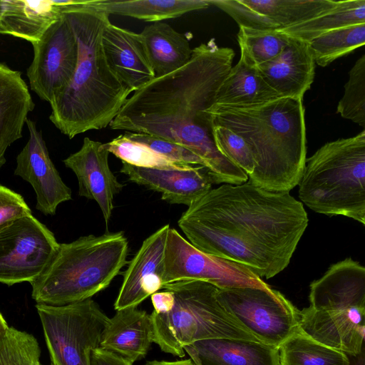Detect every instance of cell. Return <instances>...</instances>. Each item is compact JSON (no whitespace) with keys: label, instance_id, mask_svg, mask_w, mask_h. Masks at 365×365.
Masks as SVG:
<instances>
[{"label":"cell","instance_id":"1f68e13d","mask_svg":"<svg viewBox=\"0 0 365 365\" xmlns=\"http://www.w3.org/2000/svg\"><path fill=\"white\" fill-rule=\"evenodd\" d=\"M103 147L122 162L146 168L188 169L195 165H181L173 162L150 150L148 147L134 142L123 135L111 141L103 143Z\"/></svg>","mask_w":365,"mask_h":365},{"label":"cell","instance_id":"52a82bcc","mask_svg":"<svg viewBox=\"0 0 365 365\" xmlns=\"http://www.w3.org/2000/svg\"><path fill=\"white\" fill-rule=\"evenodd\" d=\"M173 293L174 304L165 313L150 314L153 342L165 353L184 357V348L210 339H234L259 341L220 302L218 288L202 281L185 280L166 284Z\"/></svg>","mask_w":365,"mask_h":365},{"label":"cell","instance_id":"30bf717a","mask_svg":"<svg viewBox=\"0 0 365 365\" xmlns=\"http://www.w3.org/2000/svg\"><path fill=\"white\" fill-rule=\"evenodd\" d=\"M185 280L210 283L218 289L270 287L248 268L204 253L170 228L165 247L163 285Z\"/></svg>","mask_w":365,"mask_h":365},{"label":"cell","instance_id":"7402d4cb","mask_svg":"<svg viewBox=\"0 0 365 365\" xmlns=\"http://www.w3.org/2000/svg\"><path fill=\"white\" fill-rule=\"evenodd\" d=\"M184 350L196 365H280L278 348L259 341L210 339Z\"/></svg>","mask_w":365,"mask_h":365},{"label":"cell","instance_id":"8992f818","mask_svg":"<svg viewBox=\"0 0 365 365\" xmlns=\"http://www.w3.org/2000/svg\"><path fill=\"white\" fill-rule=\"evenodd\" d=\"M312 210L365 225V130L329 142L306 158L298 183Z\"/></svg>","mask_w":365,"mask_h":365},{"label":"cell","instance_id":"3957f363","mask_svg":"<svg viewBox=\"0 0 365 365\" xmlns=\"http://www.w3.org/2000/svg\"><path fill=\"white\" fill-rule=\"evenodd\" d=\"M76 36L78 56L68 83L49 103L51 122L70 139L108 126L132 93L110 69L102 47L108 14L86 1L68 0L62 8Z\"/></svg>","mask_w":365,"mask_h":365},{"label":"cell","instance_id":"60d3db41","mask_svg":"<svg viewBox=\"0 0 365 365\" xmlns=\"http://www.w3.org/2000/svg\"><path fill=\"white\" fill-rule=\"evenodd\" d=\"M9 327L6 319L0 312V339L4 335Z\"/></svg>","mask_w":365,"mask_h":365},{"label":"cell","instance_id":"4dcf8cb0","mask_svg":"<svg viewBox=\"0 0 365 365\" xmlns=\"http://www.w3.org/2000/svg\"><path fill=\"white\" fill-rule=\"evenodd\" d=\"M237 41L242 59L257 67L277 56L289 41V36L278 30H261L239 26Z\"/></svg>","mask_w":365,"mask_h":365},{"label":"cell","instance_id":"8d00e7d4","mask_svg":"<svg viewBox=\"0 0 365 365\" xmlns=\"http://www.w3.org/2000/svg\"><path fill=\"white\" fill-rule=\"evenodd\" d=\"M31 215V210L22 195L0 185V231Z\"/></svg>","mask_w":365,"mask_h":365},{"label":"cell","instance_id":"8fae6325","mask_svg":"<svg viewBox=\"0 0 365 365\" xmlns=\"http://www.w3.org/2000/svg\"><path fill=\"white\" fill-rule=\"evenodd\" d=\"M58 245L53 233L32 215L16 220L0 231V283L31 284Z\"/></svg>","mask_w":365,"mask_h":365},{"label":"cell","instance_id":"b9f144b4","mask_svg":"<svg viewBox=\"0 0 365 365\" xmlns=\"http://www.w3.org/2000/svg\"><path fill=\"white\" fill-rule=\"evenodd\" d=\"M1 0H0V12H1Z\"/></svg>","mask_w":365,"mask_h":365},{"label":"cell","instance_id":"e575fe53","mask_svg":"<svg viewBox=\"0 0 365 365\" xmlns=\"http://www.w3.org/2000/svg\"><path fill=\"white\" fill-rule=\"evenodd\" d=\"M213 138L217 150L250 177L255 170L251 151L245 141L231 130L213 125Z\"/></svg>","mask_w":365,"mask_h":365},{"label":"cell","instance_id":"d6a6232c","mask_svg":"<svg viewBox=\"0 0 365 365\" xmlns=\"http://www.w3.org/2000/svg\"><path fill=\"white\" fill-rule=\"evenodd\" d=\"M41 349L31 334L9 327L0 339V365H39Z\"/></svg>","mask_w":365,"mask_h":365},{"label":"cell","instance_id":"603a6c76","mask_svg":"<svg viewBox=\"0 0 365 365\" xmlns=\"http://www.w3.org/2000/svg\"><path fill=\"white\" fill-rule=\"evenodd\" d=\"M35 107L19 71L0 63V169L8 148L22 137L28 115Z\"/></svg>","mask_w":365,"mask_h":365},{"label":"cell","instance_id":"e0dca14e","mask_svg":"<svg viewBox=\"0 0 365 365\" xmlns=\"http://www.w3.org/2000/svg\"><path fill=\"white\" fill-rule=\"evenodd\" d=\"M109 152L103 143L85 138L81 148L63 160L76 175L78 195L95 200L108 225L113 210V198L123 185L108 165Z\"/></svg>","mask_w":365,"mask_h":365},{"label":"cell","instance_id":"7bdbcfd3","mask_svg":"<svg viewBox=\"0 0 365 365\" xmlns=\"http://www.w3.org/2000/svg\"><path fill=\"white\" fill-rule=\"evenodd\" d=\"M39 365H42V364H40ZM51 365H52V364H51Z\"/></svg>","mask_w":365,"mask_h":365},{"label":"cell","instance_id":"7a4b0ae2","mask_svg":"<svg viewBox=\"0 0 365 365\" xmlns=\"http://www.w3.org/2000/svg\"><path fill=\"white\" fill-rule=\"evenodd\" d=\"M234 56L232 48L219 47L214 38L201 43L182 67L134 91L110 129L146 133L188 148L204 161L215 184L245 182L246 173L217 150L207 112Z\"/></svg>","mask_w":365,"mask_h":365},{"label":"cell","instance_id":"cb8c5ba5","mask_svg":"<svg viewBox=\"0 0 365 365\" xmlns=\"http://www.w3.org/2000/svg\"><path fill=\"white\" fill-rule=\"evenodd\" d=\"M0 34L38 41L60 16L68 1L1 0Z\"/></svg>","mask_w":365,"mask_h":365},{"label":"cell","instance_id":"7c38bea8","mask_svg":"<svg viewBox=\"0 0 365 365\" xmlns=\"http://www.w3.org/2000/svg\"><path fill=\"white\" fill-rule=\"evenodd\" d=\"M31 44L34 56L26 72L29 86L50 103L68 83L78 62L77 41L64 13Z\"/></svg>","mask_w":365,"mask_h":365},{"label":"cell","instance_id":"d6986e66","mask_svg":"<svg viewBox=\"0 0 365 365\" xmlns=\"http://www.w3.org/2000/svg\"><path fill=\"white\" fill-rule=\"evenodd\" d=\"M101 42L110 69L132 92L155 78L140 34L108 21L103 30Z\"/></svg>","mask_w":365,"mask_h":365},{"label":"cell","instance_id":"277c9868","mask_svg":"<svg viewBox=\"0 0 365 365\" xmlns=\"http://www.w3.org/2000/svg\"><path fill=\"white\" fill-rule=\"evenodd\" d=\"M212 125L224 126L248 145L255 170L248 180L274 192L298 185L306 160L303 98H280L265 103L207 110Z\"/></svg>","mask_w":365,"mask_h":365},{"label":"cell","instance_id":"9a60e30c","mask_svg":"<svg viewBox=\"0 0 365 365\" xmlns=\"http://www.w3.org/2000/svg\"><path fill=\"white\" fill-rule=\"evenodd\" d=\"M365 307H335L299 311V329L313 339L346 354H361L365 334Z\"/></svg>","mask_w":365,"mask_h":365},{"label":"cell","instance_id":"2e32d148","mask_svg":"<svg viewBox=\"0 0 365 365\" xmlns=\"http://www.w3.org/2000/svg\"><path fill=\"white\" fill-rule=\"evenodd\" d=\"M170 228L169 225H165L146 238L129 262L114 302L115 311L136 307L163 289L165 247Z\"/></svg>","mask_w":365,"mask_h":365},{"label":"cell","instance_id":"ab89813d","mask_svg":"<svg viewBox=\"0 0 365 365\" xmlns=\"http://www.w3.org/2000/svg\"><path fill=\"white\" fill-rule=\"evenodd\" d=\"M145 365H196L190 359H182L173 361H148L145 363Z\"/></svg>","mask_w":365,"mask_h":365},{"label":"cell","instance_id":"4316f807","mask_svg":"<svg viewBox=\"0 0 365 365\" xmlns=\"http://www.w3.org/2000/svg\"><path fill=\"white\" fill-rule=\"evenodd\" d=\"M86 4L108 15L129 16L152 22L177 18L210 6L208 0H86Z\"/></svg>","mask_w":365,"mask_h":365},{"label":"cell","instance_id":"9c48e42d","mask_svg":"<svg viewBox=\"0 0 365 365\" xmlns=\"http://www.w3.org/2000/svg\"><path fill=\"white\" fill-rule=\"evenodd\" d=\"M217 297L259 342L279 348L299 329L300 310L271 287L218 289Z\"/></svg>","mask_w":365,"mask_h":365},{"label":"cell","instance_id":"5b68a950","mask_svg":"<svg viewBox=\"0 0 365 365\" xmlns=\"http://www.w3.org/2000/svg\"><path fill=\"white\" fill-rule=\"evenodd\" d=\"M123 232L82 236L59 243L52 259L31 284L36 304L64 306L91 299L106 289L127 260Z\"/></svg>","mask_w":365,"mask_h":365},{"label":"cell","instance_id":"f546056e","mask_svg":"<svg viewBox=\"0 0 365 365\" xmlns=\"http://www.w3.org/2000/svg\"><path fill=\"white\" fill-rule=\"evenodd\" d=\"M365 44V23L336 29L309 42L315 63L324 67Z\"/></svg>","mask_w":365,"mask_h":365},{"label":"cell","instance_id":"83f0119b","mask_svg":"<svg viewBox=\"0 0 365 365\" xmlns=\"http://www.w3.org/2000/svg\"><path fill=\"white\" fill-rule=\"evenodd\" d=\"M365 23V0L337 1L333 9L310 20L279 29L289 37L309 42L328 31Z\"/></svg>","mask_w":365,"mask_h":365},{"label":"cell","instance_id":"836d02e7","mask_svg":"<svg viewBox=\"0 0 365 365\" xmlns=\"http://www.w3.org/2000/svg\"><path fill=\"white\" fill-rule=\"evenodd\" d=\"M344 86V94L336 112L341 117L365 127V55H362L350 70Z\"/></svg>","mask_w":365,"mask_h":365},{"label":"cell","instance_id":"44dd1931","mask_svg":"<svg viewBox=\"0 0 365 365\" xmlns=\"http://www.w3.org/2000/svg\"><path fill=\"white\" fill-rule=\"evenodd\" d=\"M153 342L150 314L136 307L116 311L109 318L99 348L134 363L143 359Z\"/></svg>","mask_w":365,"mask_h":365},{"label":"cell","instance_id":"f1b7e54d","mask_svg":"<svg viewBox=\"0 0 365 365\" xmlns=\"http://www.w3.org/2000/svg\"><path fill=\"white\" fill-rule=\"evenodd\" d=\"M278 349L280 365H350L347 354L313 339L299 329Z\"/></svg>","mask_w":365,"mask_h":365},{"label":"cell","instance_id":"d4e9b609","mask_svg":"<svg viewBox=\"0 0 365 365\" xmlns=\"http://www.w3.org/2000/svg\"><path fill=\"white\" fill-rule=\"evenodd\" d=\"M155 78L170 73L185 65L192 49L187 34L161 21L145 26L140 33Z\"/></svg>","mask_w":365,"mask_h":365},{"label":"cell","instance_id":"ffe728a7","mask_svg":"<svg viewBox=\"0 0 365 365\" xmlns=\"http://www.w3.org/2000/svg\"><path fill=\"white\" fill-rule=\"evenodd\" d=\"M256 68L281 98H303L314 81L315 62L308 42L289 37L277 56Z\"/></svg>","mask_w":365,"mask_h":365},{"label":"cell","instance_id":"f35d334b","mask_svg":"<svg viewBox=\"0 0 365 365\" xmlns=\"http://www.w3.org/2000/svg\"><path fill=\"white\" fill-rule=\"evenodd\" d=\"M173 293L169 290L155 292L151 295V302L156 313H165L170 311L174 304Z\"/></svg>","mask_w":365,"mask_h":365},{"label":"cell","instance_id":"74e56055","mask_svg":"<svg viewBox=\"0 0 365 365\" xmlns=\"http://www.w3.org/2000/svg\"><path fill=\"white\" fill-rule=\"evenodd\" d=\"M91 365H133V364L111 352L97 348L93 351Z\"/></svg>","mask_w":365,"mask_h":365},{"label":"cell","instance_id":"ac0fdd59","mask_svg":"<svg viewBox=\"0 0 365 365\" xmlns=\"http://www.w3.org/2000/svg\"><path fill=\"white\" fill-rule=\"evenodd\" d=\"M120 172L130 181L161 193L162 200L167 202L187 207L215 184L209 171L202 166L158 169L136 167L122 162Z\"/></svg>","mask_w":365,"mask_h":365},{"label":"cell","instance_id":"4fadbf2b","mask_svg":"<svg viewBox=\"0 0 365 365\" xmlns=\"http://www.w3.org/2000/svg\"><path fill=\"white\" fill-rule=\"evenodd\" d=\"M239 25L279 30L314 19L337 4L332 0H208Z\"/></svg>","mask_w":365,"mask_h":365},{"label":"cell","instance_id":"d590c367","mask_svg":"<svg viewBox=\"0 0 365 365\" xmlns=\"http://www.w3.org/2000/svg\"><path fill=\"white\" fill-rule=\"evenodd\" d=\"M124 135L134 142L148 147L157 154L173 162L206 168L204 161L197 155L182 145L143 133L125 132Z\"/></svg>","mask_w":365,"mask_h":365},{"label":"cell","instance_id":"ba28073f","mask_svg":"<svg viewBox=\"0 0 365 365\" xmlns=\"http://www.w3.org/2000/svg\"><path fill=\"white\" fill-rule=\"evenodd\" d=\"M52 365H91L109 317L92 299L64 306L36 304Z\"/></svg>","mask_w":365,"mask_h":365},{"label":"cell","instance_id":"6da1fadb","mask_svg":"<svg viewBox=\"0 0 365 365\" xmlns=\"http://www.w3.org/2000/svg\"><path fill=\"white\" fill-rule=\"evenodd\" d=\"M308 223L303 204L289 192L269 191L249 180L210 189L178 222L200 251L266 279L289 265Z\"/></svg>","mask_w":365,"mask_h":365},{"label":"cell","instance_id":"484cf974","mask_svg":"<svg viewBox=\"0 0 365 365\" xmlns=\"http://www.w3.org/2000/svg\"><path fill=\"white\" fill-rule=\"evenodd\" d=\"M281 97L263 79L256 67L240 58L221 83L215 105L244 107L265 103Z\"/></svg>","mask_w":365,"mask_h":365},{"label":"cell","instance_id":"5bb4252c","mask_svg":"<svg viewBox=\"0 0 365 365\" xmlns=\"http://www.w3.org/2000/svg\"><path fill=\"white\" fill-rule=\"evenodd\" d=\"M29 137L16 157L14 175L28 182L36 196V208L54 215L58 206L71 200V190L63 182L50 158L42 133L30 118L26 121Z\"/></svg>","mask_w":365,"mask_h":365}]
</instances>
